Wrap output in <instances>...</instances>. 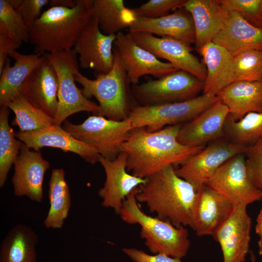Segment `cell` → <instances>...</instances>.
Instances as JSON below:
<instances>
[{"mask_svg":"<svg viewBox=\"0 0 262 262\" xmlns=\"http://www.w3.org/2000/svg\"><path fill=\"white\" fill-rule=\"evenodd\" d=\"M181 125L151 132L144 127L133 129L120 148L126 156L127 171L145 179L168 166L180 165L203 149L205 146H188L178 142Z\"/></svg>","mask_w":262,"mask_h":262,"instance_id":"6da1fadb","label":"cell"},{"mask_svg":"<svg viewBox=\"0 0 262 262\" xmlns=\"http://www.w3.org/2000/svg\"><path fill=\"white\" fill-rule=\"evenodd\" d=\"M137 188V202L145 203L158 218L176 227L193 229L194 210L197 192L188 182L179 177L173 165L147 177Z\"/></svg>","mask_w":262,"mask_h":262,"instance_id":"7a4b0ae2","label":"cell"},{"mask_svg":"<svg viewBox=\"0 0 262 262\" xmlns=\"http://www.w3.org/2000/svg\"><path fill=\"white\" fill-rule=\"evenodd\" d=\"M93 0H77L73 8L50 7L29 28V42L34 53L73 48L92 16Z\"/></svg>","mask_w":262,"mask_h":262,"instance_id":"3957f363","label":"cell"},{"mask_svg":"<svg viewBox=\"0 0 262 262\" xmlns=\"http://www.w3.org/2000/svg\"><path fill=\"white\" fill-rule=\"evenodd\" d=\"M137 188L123 202L119 213L122 220L141 226V237L153 254H163L180 259L186 256L190 246L188 230L184 226L176 227L168 221L143 212L135 197Z\"/></svg>","mask_w":262,"mask_h":262,"instance_id":"277c9868","label":"cell"},{"mask_svg":"<svg viewBox=\"0 0 262 262\" xmlns=\"http://www.w3.org/2000/svg\"><path fill=\"white\" fill-rule=\"evenodd\" d=\"M115 61L111 71L107 74L95 73L96 78L90 79L79 71L75 74V81L82 86V93L87 98L94 97L98 101V115L107 119L121 121L129 118L131 98H133L127 73L118 54L113 48Z\"/></svg>","mask_w":262,"mask_h":262,"instance_id":"5b68a950","label":"cell"},{"mask_svg":"<svg viewBox=\"0 0 262 262\" xmlns=\"http://www.w3.org/2000/svg\"><path fill=\"white\" fill-rule=\"evenodd\" d=\"M43 55L51 63L58 77V104L53 124L61 125L68 117L81 112L98 115L99 105L85 98L76 85L75 74L80 66L73 49Z\"/></svg>","mask_w":262,"mask_h":262,"instance_id":"8992f818","label":"cell"},{"mask_svg":"<svg viewBox=\"0 0 262 262\" xmlns=\"http://www.w3.org/2000/svg\"><path fill=\"white\" fill-rule=\"evenodd\" d=\"M63 123L64 129L75 138L93 147L99 155L110 160L118 155L122 145L133 129L129 118L115 121L97 115L89 116L80 124L67 119Z\"/></svg>","mask_w":262,"mask_h":262,"instance_id":"52a82bcc","label":"cell"},{"mask_svg":"<svg viewBox=\"0 0 262 262\" xmlns=\"http://www.w3.org/2000/svg\"><path fill=\"white\" fill-rule=\"evenodd\" d=\"M217 95L203 94L191 99L154 106L138 105L131 110L129 118L133 129L144 127L154 132L171 125L187 122L219 101Z\"/></svg>","mask_w":262,"mask_h":262,"instance_id":"ba28073f","label":"cell"},{"mask_svg":"<svg viewBox=\"0 0 262 262\" xmlns=\"http://www.w3.org/2000/svg\"><path fill=\"white\" fill-rule=\"evenodd\" d=\"M204 82L186 71L178 70L156 80L132 85L133 98L142 106H154L188 100L197 97Z\"/></svg>","mask_w":262,"mask_h":262,"instance_id":"9c48e42d","label":"cell"},{"mask_svg":"<svg viewBox=\"0 0 262 262\" xmlns=\"http://www.w3.org/2000/svg\"><path fill=\"white\" fill-rule=\"evenodd\" d=\"M206 185L233 206H246L262 199V190L250 181L244 153L225 162L207 182Z\"/></svg>","mask_w":262,"mask_h":262,"instance_id":"30bf717a","label":"cell"},{"mask_svg":"<svg viewBox=\"0 0 262 262\" xmlns=\"http://www.w3.org/2000/svg\"><path fill=\"white\" fill-rule=\"evenodd\" d=\"M224 138L210 143L175 169L176 174L190 183L196 192L206 185L225 162L238 154L245 152L246 147Z\"/></svg>","mask_w":262,"mask_h":262,"instance_id":"8fae6325","label":"cell"},{"mask_svg":"<svg viewBox=\"0 0 262 262\" xmlns=\"http://www.w3.org/2000/svg\"><path fill=\"white\" fill-rule=\"evenodd\" d=\"M136 43L157 58L166 60L179 70L193 75L204 82L207 70L204 65L191 52L190 45L169 37H159L147 33L129 32Z\"/></svg>","mask_w":262,"mask_h":262,"instance_id":"7c38bea8","label":"cell"},{"mask_svg":"<svg viewBox=\"0 0 262 262\" xmlns=\"http://www.w3.org/2000/svg\"><path fill=\"white\" fill-rule=\"evenodd\" d=\"M115 38L116 35L103 34L92 15L72 49L79 56L80 67L92 69L95 73L109 72L115 61L113 46Z\"/></svg>","mask_w":262,"mask_h":262,"instance_id":"4fadbf2b","label":"cell"},{"mask_svg":"<svg viewBox=\"0 0 262 262\" xmlns=\"http://www.w3.org/2000/svg\"><path fill=\"white\" fill-rule=\"evenodd\" d=\"M114 45L132 85L138 84L140 78L145 75L159 78L179 70L139 46L129 32L118 33Z\"/></svg>","mask_w":262,"mask_h":262,"instance_id":"5bb4252c","label":"cell"},{"mask_svg":"<svg viewBox=\"0 0 262 262\" xmlns=\"http://www.w3.org/2000/svg\"><path fill=\"white\" fill-rule=\"evenodd\" d=\"M251 219L246 206H233L213 237L220 245L223 262H245L249 252Z\"/></svg>","mask_w":262,"mask_h":262,"instance_id":"9a60e30c","label":"cell"},{"mask_svg":"<svg viewBox=\"0 0 262 262\" xmlns=\"http://www.w3.org/2000/svg\"><path fill=\"white\" fill-rule=\"evenodd\" d=\"M14 165L12 182L14 195L41 202L44 176L50 167L49 162L43 158L40 151L31 150L23 143Z\"/></svg>","mask_w":262,"mask_h":262,"instance_id":"2e32d148","label":"cell"},{"mask_svg":"<svg viewBox=\"0 0 262 262\" xmlns=\"http://www.w3.org/2000/svg\"><path fill=\"white\" fill-rule=\"evenodd\" d=\"M126 156L123 152H120L113 160L100 155L98 158V162L103 166L106 175L103 186L98 192L102 200L101 205L113 209L118 214L127 196L146 180V178L129 173L126 169Z\"/></svg>","mask_w":262,"mask_h":262,"instance_id":"e0dca14e","label":"cell"},{"mask_svg":"<svg viewBox=\"0 0 262 262\" xmlns=\"http://www.w3.org/2000/svg\"><path fill=\"white\" fill-rule=\"evenodd\" d=\"M229 115L228 107L218 101L181 125L177 139L180 144L193 147L205 146L225 137V124Z\"/></svg>","mask_w":262,"mask_h":262,"instance_id":"ac0fdd59","label":"cell"},{"mask_svg":"<svg viewBox=\"0 0 262 262\" xmlns=\"http://www.w3.org/2000/svg\"><path fill=\"white\" fill-rule=\"evenodd\" d=\"M58 90L56 72L45 57L23 82L19 93L33 106L54 118L58 104Z\"/></svg>","mask_w":262,"mask_h":262,"instance_id":"d6986e66","label":"cell"},{"mask_svg":"<svg viewBox=\"0 0 262 262\" xmlns=\"http://www.w3.org/2000/svg\"><path fill=\"white\" fill-rule=\"evenodd\" d=\"M16 138L35 151L44 147L60 148L64 152L77 154L86 162L94 164L98 162L99 154L93 147L75 138L61 125L53 124L28 132L18 131Z\"/></svg>","mask_w":262,"mask_h":262,"instance_id":"ffe728a7","label":"cell"},{"mask_svg":"<svg viewBox=\"0 0 262 262\" xmlns=\"http://www.w3.org/2000/svg\"><path fill=\"white\" fill-rule=\"evenodd\" d=\"M183 8L192 17L197 50L213 41L223 27L229 13L219 0H188Z\"/></svg>","mask_w":262,"mask_h":262,"instance_id":"44dd1931","label":"cell"},{"mask_svg":"<svg viewBox=\"0 0 262 262\" xmlns=\"http://www.w3.org/2000/svg\"><path fill=\"white\" fill-rule=\"evenodd\" d=\"M212 42L232 57L247 49L262 50V29L252 25L238 13L229 11L223 27Z\"/></svg>","mask_w":262,"mask_h":262,"instance_id":"7402d4cb","label":"cell"},{"mask_svg":"<svg viewBox=\"0 0 262 262\" xmlns=\"http://www.w3.org/2000/svg\"><path fill=\"white\" fill-rule=\"evenodd\" d=\"M233 206L206 185L197 192L194 210L193 229L198 236L213 235Z\"/></svg>","mask_w":262,"mask_h":262,"instance_id":"603a6c76","label":"cell"},{"mask_svg":"<svg viewBox=\"0 0 262 262\" xmlns=\"http://www.w3.org/2000/svg\"><path fill=\"white\" fill-rule=\"evenodd\" d=\"M197 50L203 58L207 70L203 94L217 95L235 82L232 56L226 49L210 42Z\"/></svg>","mask_w":262,"mask_h":262,"instance_id":"cb8c5ba5","label":"cell"},{"mask_svg":"<svg viewBox=\"0 0 262 262\" xmlns=\"http://www.w3.org/2000/svg\"><path fill=\"white\" fill-rule=\"evenodd\" d=\"M129 29V32H144L173 37L190 45L195 42L192 17L190 14L180 11L157 18L136 16Z\"/></svg>","mask_w":262,"mask_h":262,"instance_id":"d4e9b609","label":"cell"},{"mask_svg":"<svg viewBox=\"0 0 262 262\" xmlns=\"http://www.w3.org/2000/svg\"><path fill=\"white\" fill-rule=\"evenodd\" d=\"M217 96L228 107L229 116L235 120L249 113L262 112V80L235 82Z\"/></svg>","mask_w":262,"mask_h":262,"instance_id":"484cf974","label":"cell"},{"mask_svg":"<svg viewBox=\"0 0 262 262\" xmlns=\"http://www.w3.org/2000/svg\"><path fill=\"white\" fill-rule=\"evenodd\" d=\"M9 56L16 60L14 66H10L7 58L0 74V105L7 106L14 98L20 94V87L27 77L44 60L42 53L23 54L16 50Z\"/></svg>","mask_w":262,"mask_h":262,"instance_id":"4316f807","label":"cell"},{"mask_svg":"<svg viewBox=\"0 0 262 262\" xmlns=\"http://www.w3.org/2000/svg\"><path fill=\"white\" fill-rule=\"evenodd\" d=\"M37 234L23 224L14 226L0 246V262H36Z\"/></svg>","mask_w":262,"mask_h":262,"instance_id":"83f0119b","label":"cell"},{"mask_svg":"<svg viewBox=\"0 0 262 262\" xmlns=\"http://www.w3.org/2000/svg\"><path fill=\"white\" fill-rule=\"evenodd\" d=\"M49 208L44 220L48 229H61L67 217L71 200L69 188L62 168L52 170L49 182Z\"/></svg>","mask_w":262,"mask_h":262,"instance_id":"f1b7e54d","label":"cell"},{"mask_svg":"<svg viewBox=\"0 0 262 262\" xmlns=\"http://www.w3.org/2000/svg\"><path fill=\"white\" fill-rule=\"evenodd\" d=\"M92 12L105 35H116L129 28L136 17L133 10L126 7L122 0H93Z\"/></svg>","mask_w":262,"mask_h":262,"instance_id":"f546056e","label":"cell"},{"mask_svg":"<svg viewBox=\"0 0 262 262\" xmlns=\"http://www.w3.org/2000/svg\"><path fill=\"white\" fill-rule=\"evenodd\" d=\"M9 108L0 109V187L2 188L8 173L18 156L23 142L17 140L16 133L8 122Z\"/></svg>","mask_w":262,"mask_h":262,"instance_id":"4dcf8cb0","label":"cell"},{"mask_svg":"<svg viewBox=\"0 0 262 262\" xmlns=\"http://www.w3.org/2000/svg\"><path fill=\"white\" fill-rule=\"evenodd\" d=\"M7 106L15 113L12 125L17 126L19 131H34L53 124V117L33 106L21 94L14 98Z\"/></svg>","mask_w":262,"mask_h":262,"instance_id":"1f68e13d","label":"cell"},{"mask_svg":"<svg viewBox=\"0 0 262 262\" xmlns=\"http://www.w3.org/2000/svg\"><path fill=\"white\" fill-rule=\"evenodd\" d=\"M225 137L243 147L249 146L262 137V112H251L235 120L228 115L224 128Z\"/></svg>","mask_w":262,"mask_h":262,"instance_id":"d6a6232c","label":"cell"},{"mask_svg":"<svg viewBox=\"0 0 262 262\" xmlns=\"http://www.w3.org/2000/svg\"><path fill=\"white\" fill-rule=\"evenodd\" d=\"M0 34L19 46L23 42H29V28L8 0H0Z\"/></svg>","mask_w":262,"mask_h":262,"instance_id":"836d02e7","label":"cell"},{"mask_svg":"<svg viewBox=\"0 0 262 262\" xmlns=\"http://www.w3.org/2000/svg\"><path fill=\"white\" fill-rule=\"evenodd\" d=\"M235 82L262 80V50L250 49L232 57Z\"/></svg>","mask_w":262,"mask_h":262,"instance_id":"e575fe53","label":"cell"},{"mask_svg":"<svg viewBox=\"0 0 262 262\" xmlns=\"http://www.w3.org/2000/svg\"><path fill=\"white\" fill-rule=\"evenodd\" d=\"M229 11L240 14L252 25L262 29V0H219Z\"/></svg>","mask_w":262,"mask_h":262,"instance_id":"d590c367","label":"cell"},{"mask_svg":"<svg viewBox=\"0 0 262 262\" xmlns=\"http://www.w3.org/2000/svg\"><path fill=\"white\" fill-rule=\"evenodd\" d=\"M185 0H149L139 7L133 9L137 17L157 18L166 15L172 10L183 7Z\"/></svg>","mask_w":262,"mask_h":262,"instance_id":"8d00e7d4","label":"cell"},{"mask_svg":"<svg viewBox=\"0 0 262 262\" xmlns=\"http://www.w3.org/2000/svg\"><path fill=\"white\" fill-rule=\"evenodd\" d=\"M244 154L248 178L256 187L262 190V137L246 147Z\"/></svg>","mask_w":262,"mask_h":262,"instance_id":"74e56055","label":"cell"},{"mask_svg":"<svg viewBox=\"0 0 262 262\" xmlns=\"http://www.w3.org/2000/svg\"><path fill=\"white\" fill-rule=\"evenodd\" d=\"M10 3L20 15L28 28L41 16L44 6L49 0H8Z\"/></svg>","mask_w":262,"mask_h":262,"instance_id":"f35d334b","label":"cell"},{"mask_svg":"<svg viewBox=\"0 0 262 262\" xmlns=\"http://www.w3.org/2000/svg\"><path fill=\"white\" fill-rule=\"evenodd\" d=\"M122 250L135 262H182L179 258L171 257L163 254L151 255L134 248H124Z\"/></svg>","mask_w":262,"mask_h":262,"instance_id":"ab89813d","label":"cell"},{"mask_svg":"<svg viewBox=\"0 0 262 262\" xmlns=\"http://www.w3.org/2000/svg\"><path fill=\"white\" fill-rule=\"evenodd\" d=\"M20 46L8 37L0 34V74L7 59V56Z\"/></svg>","mask_w":262,"mask_h":262,"instance_id":"60d3db41","label":"cell"},{"mask_svg":"<svg viewBox=\"0 0 262 262\" xmlns=\"http://www.w3.org/2000/svg\"><path fill=\"white\" fill-rule=\"evenodd\" d=\"M77 3V0H50V7L59 6L66 8H73Z\"/></svg>","mask_w":262,"mask_h":262,"instance_id":"b9f144b4","label":"cell"},{"mask_svg":"<svg viewBox=\"0 0 262 262\" xmlns=\"http://www.w3.org/2000/svg\"><path fill=\"white\" fill-rule=\"evenodd\" d=\"M255 229V232L259 235L262 233V208L258 216Z\"/></svg>","mask_w":262,"mask_h":262,"instance_id":"7bdbcfd3","label":"cell"},{"mask_svg":"<svg viewBox=\"0 0 262 262\" xmlns=\"http://www.w3.org/2000/svg\"><path fill=\"white\" fill-rule=\"evenodd\" d=\"M259 236L260 237L258 241L259 253L262 256V233Z\"/></svg>","mask_w":262,"mask_h":262,"instance_id":"ee69618b","label":"cell"},{"mask_svg":"<svg viewBox=\"0 0 262 262\" xmlns=\"http://www.w3.org/2000/svg\"><path fill=\"white\" fill-rule=\"evenodd\" d=\"M250 258L251 260V262H255V257L252 251H250Z\"/></svg>","mask_w":262,"mask_h":262,"instance_id":"f6af8a7d","label":"cell"},{"mask_svg":"<svg viewBox=\"0 0 262 262\" xmlns=\"http://www.w3.org/2000/svg\"></svg>","mask_w":262,"mask_h":262,"instance_id":"bcb514c9","label":"cell"}]
</instances>
